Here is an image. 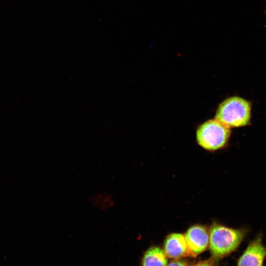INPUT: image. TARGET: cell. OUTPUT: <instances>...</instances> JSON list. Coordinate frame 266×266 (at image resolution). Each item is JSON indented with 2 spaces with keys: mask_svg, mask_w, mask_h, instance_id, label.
Listing matches in <instances>:
<instances>
[{
  "mask_svg": "<svg viewBox=\"0 0 266 266\" xmlns=\"http://www.w3.org/2000/svg\"><path fill=\"white\" fill-rule=\"evenodd\" d=\"M209 248L212 259L220 260L234 251L245 237L246 228L234 229L214 223L209 230Z\"/></svg>",
  "mask_w": 266,
  "mask_h": 266,
  "instance_id": "obj_1",
  "label": "cell"
},
{
  "mask_svg": "<svg viewBox=\"0 0 266 266\" xmlns=\"http://www.w3.org/2000/svg\"><path fill=\"white\" fill-rule=\"evenodd\" d=\"M251 107V103L247 100L231 97L219 105L215 118L230 128L245 126L250 124Z\"/></svg>",
  "mask_w": 266,
  "mask_h": 266,
  "instance_id": "obj_2",
  "label": "cell"
},
{
  "mask_svg": "<svg viewBox=\"0 0 266 266\" xmlns=\"http://www.w3.org/2000/svg\"><path fill=\"white\" fill-rule=\"evenodd\" d=\"M231 133L229 127L216 119H210L199 126L196 138L198 144L203 148L215 151L227 145Z\"/></svg>",
  "mask_w": 266,
  "mask_h": 266,
  "instance_id": "obj_3",
  "label": "cell"
},
{
  "mask_svg": "<svg viewBox=\"0 0 266 266\" xmlns=\"http://www.w3.org/2000/svg\"><path fill=\"white\" fill-rule=\"evenodd\" d=\"M190 256L196 257L209 246V233L201 225L189 228L184 235Z\"/></svg>",
  "mask_w": 266,
  "mask_h": 266,
  "instance_id": "obj_4",
  "label": "cell"
},
{
  "mask_svg": "<svg viewBox=\"0 0 266 266\" xmlns=\"http://www.w3.org/2000/svg\"><path fill=\"white\" fill-rule=\"evenodd\" d=\"M266 257V247L263 243L262 235L259 234L239 257L237 266H263Z\"/></svg>",
  "mask_w": 266,
  "mask_h": 266,
  "instance_id": "obj_5",
  "label": "cell"
},
{
  "mask_svg": "<svg viewBox=\"0 0 266 266\" xmlns=\"http://www.w3.org/2000/svg\"><path fill=\"white\" fill-rule=\"evenodd\" d=\"M164 251L167 257L172 259L190 256L185 236L179 233H172L166 237Z\"/></svg>",
  "mask_w": 266,
  "mask_h": 266,
  "instance_id": "obj_6",
  "label": "cell"
},
{
  "mask_svg": "<svg viewBox=\"0 0 266 266\" xmlns=\"http://www.w3.org/2000/svg\"><path fill=\"white\" fill-rule=\"evenodd\" d=\"M164 251L161 248L153 246L144 254L141 266H166L167 259Z\"/></svg>",
  "mask_w": 266,
  "mask_h": 266,
  "instance_id": "obj_7",
  "label": "cell"
},
{
  "mask_svg": "<svg viewBox=\"0 0 266 266\" xmlns=\"http://www.w3.org/2000/svg\"><path fill=\"white\" fill-rule=\"evenodd\" d=\"M90 202L94 206L103 211L113 205L112 198L108 194H96L91 198Z\"/></svg>",
  "mask_w": 266,
  "mask_h": 266,
  "instance_id": "obj_8",
  "label": "cell"
},
{
  "mask_svg": "<svg viewBox=\"0 0 266 266\" xmlns=\"http://www.w3.org/2000/svg\"><path fill=\"white\" fill-rule=\"evenodd\" d=\"M166 266H188V265L184 261L176 259L171 261Z\"/></svg>",
  "mask_w": 266,
  "mask_h": 266,
  "instance_id": "obj_9",
  "label": "cell"
},
{
  "mask_svg": "<svg viewBox=\"0 0 266 266\" xmlns=\"http://www.w3.org/2000/svg\"><path fill=\"white\" fill-rule=\"evenodd\" d=\"M193 266H215V264L212 260H206L200 262Z\"/></svg>",
  "mask_w": 266,
  "mask_h": 266,
  "instance_id": "obj_10",
  "label": "cell"
},
{
  "mask_svg": "<svg viewBox=\"0 0 266 266\" xmlns=\"http://www.w3.org/2000/svg\"></svg>",
  "mask_w": 266,
  "mask_h": 266,
  "instance_id": "obj_11",
  "label": "cell"
}]
</instances>
